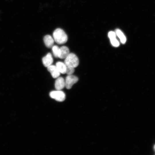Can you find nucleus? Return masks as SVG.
<instances>
[{
    "label": "nucleus",
    "mask_w": 155,
    "mask_h": 155,
    "mask_svg": "<svg viewBox=\"0 0 155 155\" xmlns=\"http://www.w3.org/2000/svg\"><path fill=\"white\" fill-rule=\"evenodd\" d=\"M53 36L55 41L59 44L65 43L67 40V36L65 32L62 29L57 28L54 31Z\"/></svg>",
    "instance_id": "nucleus-1"
},
{
    "label": "nucleus",
    "mask_w": 155,
    "mask_h": 155,
    "mask_svg": "<svg viewBox=\"0 0 155 155\" xmlns=\"http://www.w3.org/2000/svg\"><path fill=\"white\" fill-rule=\"evenodd\" d=\"M64 63L67 66L75 68L78 66L79 60L78 58L75 54L70 53L65 59Z\"/></svg>",
    "instance_id": "nucleus-2"
},
{
    "label": "nucleus",
    "mask_w": 155,
    "mask_h": 155,
    "mask_svg": "<svg viewBox=\"0 0 155 155\" xmlns=\"http://www.w3.org/2000/svg\"><path fill=\"white\" fill-rule=\"evenodd\" d=\"M49 95L51 98L59 102L63 101L65 98V93L60 90L52 91L50 93Z\"/></svg>",
    "instance_id": "nucleus-3"
},
{
    "label": "nucleus",
    "mask_w": 155,
    "mask_h": 155,
    "mask_svg": "<svg viewBox=\"0 0 155 155\" xmlns=\"http://www.w3.org/2000/svg\"><path fill=\"white\" fill-rule=\"evenodd\" d=\"M78 78L76 76L73 75H68L66 78L65 87L67 89L71 88L72 86L78 81Z\"/></svg>",
    "instance_id": "nucleus-4"
},
{
    "label": "nucleus",
    "mask_w": 155,
    "mask_h": 155,
    "mask_svg": "<svg viewBox=\"0 0 155 155\" xmlns=\"http://www.w3.org/2000/svg\"><path fill=\"white\" fill-rule=\"evenodd\" d=\"M47 70L54 78H57L60 75V73L56 65H51L47 67Z\"/></svg>",
    "instance_id": "nucleus-5"
},
{
    "label": "nucleus",
    "mask_w": 155,
    "mask_h": 155,
    "mask_svg": "<svg viewBox=\"0 0 155 155\" xmlns=\"http://www.w3.org/2000/svg\"><path fill=\"white\" fill-rule=\"evenodd\" d=\"M69 53V48L65 46H63L59 48L58 57L61 59H65Z\"/></svg>",
    "instance_id": "nucleus-6"
},
{
    "label": "nucleus",
    "mask_w": 155,
    "mask_h": 155,
    "mask_svg": "<svg viewBox=\"0 0 155 155\" xmlns=\"http://www.w3.org/2000/svg\"><path fill=\"white\" fill-rule=\"evenodd\" d=\"M42 62L44 65L47 67L51 65L53 62V59L51 54L48 53L42 58Z\"/></svg>",
    "instance_id": "nucleus-7"
},
{
    "label": "nucleus",
    "mask_w": 155,
    "mask_h": 155,
    "mask_svg": "<svg viewBox=\"0 0 155 155\" xmlns=\"http://www.w3.org/2000/svg\"><path fill=\"white\" fill-rule=\"evenodd\" d=\"M55 86L57 90H61L63 89L65 86V82L64 78L61 77H58L55 81Z\"/></svg>",
    "instance_id": "nucleus-8"
},
{
    "label": "nucleus",
    "mask_w": 155,
    "mask_h": 155,
    "mask_svg": "<svg viewBox=\"0 0 155 155\" xmlns=\"http://www.w3.org/2000/svg\"><path fill=\"white\" fill-rule=\"evenodd\" d=\"M54 40L52 37L49 35L45 36L44 38V41L45 45L48 48H51L53 46Z\"/></svg>",
    "instance_id": "nucleus-9"
},
{
    "label": "nucleus",
    "mask_w": 155,
    "mask_h": 155,
    "mask_svg": "<svg viewBox=\"0 0 155 155\" xmlns=\"http://www.w3.org/2000/svg\"><path fill=\"white\" fill-rule=\"evenodd\" d=\"M56 66L60 73L63 74L66 73L67 66L65 63L61 62H57Z\"/></svg>",
    "instance_id": "nucleus-10"
},
{
    "label": "nucleus",
    "mask_w": 155,
    "mask_h": 155,
    "mask_svg": "<svg viewBox=\"0 0 155 155\" xmlns=\"http://www.w3.org/2000/svg\"><path fill=\"white\" fill-rule=\"evenodd\" d=\"M116 33L120 39L121 42L123 44H125L126 42V39L123 33L120 30L117 29L116 30Z\"/></svg>",
    "instance_id": "nucleus-11"
},
{
    "label": "nucleus",
    "mask_w": 155,
    "mask_h": 155,
    "mask_svg": "<svg viewBox=\"0 0 155 155\" xmlns=\"http://www.w3.org/2000/svg\"><path fill=\"white\" fill-rule=\"evenodd\" d=\"M52 50L54 57L58 58L59 48L57 45H54L52 47Z\"/></svg>",
    "instance_id": "nucleus-12"
},
{
    "label": "nucleus",
    "mask_w": 155,
    "mask_h": 155,
    "mask_svg": "<svg viewBox=\"0 0 155 155\" xmlns=\"http://www.w3.org/2000/svg\"><path fill=\"white\" fill-rule=\"evenodd\" d=\"M74 68L71 67L67 66L66 73L68 75H72L74 72Z\"/></svg>",
    "instance_id": "nucleus-13"
},
{
    "label": "nucleus",
    "mask_w": 155,
    "mask_h": 155,
    "mask_svg": "<svg viewBox=\"0 0 155 155\" xmlns=\"http://www.w3.org/2000/svg\"><path fill=\"white\" fill-rule=\"evenodd\" d=\"M111 43L113 46L115 47H118L119 45V43L116 38L110 39Z\"/></svg>",
    "instance_id": "nucleus-14"
},
{
    "label": "nucleus",
    "mask_w": 155,
    "mask_h": 155,
    "mask_svg": "<svg viewBox=\"0 0 155 155\" xmlns=\"http://www.w3.org/2000/svg\"><path fill=\"white\" fill-rule=\"evenodd\" d=\"M108 36L110 39L116 38V34L113 31H110L108 33Z\"/></svg>",
    "instance_id": "nucleus-15"
},
{
    "label": "nucleus",
    "mask_w": 155,
    "mask_h": 155,
    "mask_svg": "<svg viewBox=\"0 0 155 155\" xmlns=\"http://www.w3.org/2000/svg\"><path fill=\"white\" fill-rule=\"evenodd\" d=\"M154 149L155 150V145H154Z\"/></svg>",
    "instance_id": "nucleus-16"
}]
</instances>
